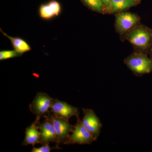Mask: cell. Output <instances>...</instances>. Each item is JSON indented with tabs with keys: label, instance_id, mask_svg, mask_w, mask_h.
I'll list each match as a JSON object with an SVG mask.
<instances>
[{
	"label": "cell",
	"instance_id": "277c9868",
	"mask_svg": "<svg viewBox=\"0 0 152 152\" xmlns=\"http://www.w3.org/2000/svg\"><path fill=\"white\" fill-rule=\"evenodd\" d=\"M51 120L56 132L58 144H68L70 133L73 130L74 126L71 125L69 120L55 116L50 112L48 114Z\"/></svg>",
	"mask_w": 152,
	"mask_h": 152
},
{
	"label": "cell",
	"instance_id": "2e32d148",
	"mask_svg": "<svg viewBox=\"0 0 152 152\" xmlns=\"http://www.w3.org/2000/svg\"><path fill=\"white\" fill-rule=\"evenodd\" d=\"M58 144L54 147H51L49 145V144H44L42 147L39 148H36L34 146L32 152H50L53 149H59L60 148L58 146Z\"/></svg>",
	"mask_w": 152,
	"mask_h": 152
},
{
	"label": "cell",
	"instance_id": "ba28073f",
	"mask_svg": "<svg viewBox=\"0 0 152 152\" xmlns=\"http://www.w3.org/2000/svg\"><path fill=\"white\" fill-rule=\"evenodd\" d=\"M83 111L84 117L81 121L82 124L92 134L96 141L100 134L102 123L91 109H83Z\"/></svg>",
	"mask_w": 152,
	"mask_h": 152
},
{
	"label": "cell",
	"instance_id": "8992f818",
	"mask_svg": "<svg viewBox=\"0 0 152 152\" xmlns=\"http://www.w3.org/2000/svg\"><path fill=\"white\" fill-rule=\"evenodd\" d=\"M77 118V123L74 126L68 144H90L96 141L92 134L84 126L79 116Z\"/></svg>",
	"mask_w": 152,
	"mask_h": 152
},
{
	"label": "cell",
	"instance_id": "3957f363",
	"mask_svg": "<svg viewBox=\"0 0 152 152\" xmlns=\"http://www.w3.org/2000/svg\"><path fill=\"white\" fill-rule=\"evenodd\" d=\"M54 99L48 94L38 93L29 105L30 111L37 116L36 119L40 120L41 117L45 116L50 112Z\"/></svg>",
	"mask_w": 152,
	"mask_h": 152
},
{
	"label": "cell",
	"instance_id": "8fae6325",
	"mask_svg": "<svg viewBox=\"0 0 152 152\" xmlns=\"http://www.w3.org/2000/svg\"><path fill=\"white\" fill-rule=\"evenodd\" d=\"M61 10L59 3L56 1H51L48 4L42 5L39 8V14L41 18L49 19L58 16Z\"/></svg>",
	"mask_w": 152,
	"mask_h": 152
},
{
	"label": "cell",
	"instance_id": "9a60e30c",
	"mask_svg": "<svg viewBox=\"0 0 152 152\" xmlns=\"http://www.w3.org/2000/svg\"><path fill=\"white\" fill-rule=\"evenodd\" d=\"M22 54L15 50H4L0 52V60H4L20 56Z\"/></svg>",
	"mask_w": 152,
	"mask_h": 152
},
{
	"label": "cell",
	"instance_id": "7c38bea8",
	"mask_svg": "<svg viewBox=\"0 0 152 152\" xmlns=\"http://www.w3.org/2000/svg\"><path fill=\"white\" fill-rule=\"evenodd\" d=\"M138 4L133 0H112L110 14L122 12Z\"/></svg>",
	"mask_w": 152,
	"mask_h": 152
},
{
	"label": "cell",
	"instance_id": "5bb4252c",
	"mask_svg": "<svg viewBox=\"0 0 152 152\" xmlns=\"http://www.w3.org/2000/svg\"><path fill=\"white\" fill-rule=\"evenodd\" d=\"M84 4L90 10L103 14L107 13L102 0H81Z\"/></svg>",
	"mask_w": 152,
	"mask_h": 152
},
{
	"label": "cell",
	"instance_id": "52a82bcc",
	"mask_svg": "<svg viewBox=\"0 0 152 152\" xmlns=\"http://www.w3.org/2000/svg\"><path fill=\"white\" fill-rule=\"evenodd\" d=\"M50 112L55 116L67 120L79 116L78 109L57 99H54Z\"/></svg>",
	"mask_w": 152,
	"mask_h": 152
},
{
	"label": "cell",
	"instance_id": "30bf717a",
	"mask_svg": "<svg viewBox=\"0 0 152 152\" xmlns=\"http://www.w3.org/2000/svg\"><path fill=\"white\" fill-rule=\"evenodd\" d=\"M39 122V120L36 119L31 126L26 129V136L22 145H31L34 146L37 144H42L40 132L39 131V129L37 126Z\"/></svg>",
	"mask_w": 152,
	"mask_h": 152
},
{
	"label": "cell",
	"instance_id": "ac0fdd59",
	"mask_svg": "<svg viewBox=\"0 0 152 152\" xmlns=\"http://www.w3.org/2000/svg\"><path fill=\"white\" fill-rule=\"evenodd\" d=\"M148 52L150 54V57H151V58L152 59V45L150 48Z\"/></svg>",
	"mask_w": 152,
	"mask_h": 152
},
{
	"label": "cell",
	"instance_id": "5b68a950",
	"mask_svg": "<svg viewBox=\"0 0 152 152\" xmlns=\"http://www.w3.org/2000/svg\"><path fill=\"white\" fill-rule=\"evenodd\" d=\"M115 28L117 33L124 36L128 31L137 25L140 21V18L137 14L120 12L115 15Z\"/></svg>",
	"mask_w": 152,
	"mask_h": 152
},
{
	"label": "cell",
	"instance_id": "e0dca14e",
	"mask_svg": "<svg viewBox=\"0 0 152 152\" xmlns=\"http://www.w3.org/2000/svg\"><path fill=\"white\" fill-rule=\"evenodd\" d=\"M102 1L105 7L107 13L110 14L112 0H102Z\"/></svg>",
	"mask_w": 152,
	"mask_h": 152
},
{
	"label": "cell",
	"instance_id": "6da1fadb",
	"mask_svg": "<svg viewBox=\"0 0 152 152\" xmlns=\"http://www.w3.org/2000/svg\"><path fill=\"white\" fill-rule=\"evenodd\" d=\"M124 36L138 51L148 52L152 45V29L147 26L136 25Z\"/></svg>",
	"mask_w": 152,
	"mask_h": 152
},
{
	"label": "cell",
	"instance_id": "d6986e66",
	"mask_svg": "<svg viewBox=\"0 0 152 152\" xmlns=\"http://www.w3.org/2000/svg\"><path fill=\"white\" fill-rule=\"evenodd\" d=\"M133 1H135L136 2L138 3L139 4L141 3V0H133Z\"/></svg>",
	"mask_w": 152,
	"mask_h": 152
},
{
	"label": "cell",
	"instance_id": "4fadbf2b",
	"mask_svg": "<svg viewBox=\"0 0 152 152\" xmlns=\"http://www.w3.org/2000/svg\"><path fill=\"white\" fill-rule=\"evenodd\" d=\"M1 32L11 41L14 50L23 55V53L29 51L31 50V47L25 40L20 38L10 37L1 30Z\"/></svg>",
	"mask_w": 152,
	"mask_h": 152
},
{
	"label": "cell",
	"instance_id": "7a4b0ae2",
	"mask_svg": "<svg viewBox=\"0 0 152 152\" xmlns=\"http://www.w3.org/2000/svg\"><path fill=\"white\" fill-rule=\"evenodd\" d=\"M125 64L137 75L148 74L152 72V59L143 52L133 53L124 61Z\"/></svg>",
	"mask_w": 152,
	"mask_h": 152
},
{
	"label": "cell",
	"instance_id": "9c48e42d",
	"mask_svg": "<svg viewBox=\"0 0 152 152\" xmlns=\"http://www.w3.org/2000/svg\"><path fill=\"white\" fill-rule=\"evenodd\" d=\"M42 124L38 123L37 126L40 132L42 144H49L50 142L58 144L56 132L53 122L48 115Z\"/></svg>",
	"mask_w": 152,
	"mask_h": 152
}]
</instances>
